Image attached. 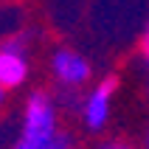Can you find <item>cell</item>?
I'll list each match as a JSON object with an SVG mask.
<instances>
[{"label":"cell","instance_id":"1","mask_svg":"<svg viewBox=\"0 0 149 149\" xmlns=\"http://www.w3.org/2000/svg\"><path fill=\"white\" fill-rule=\"evenodd\" d=\"M11 149H73L70 135L59 127V104L45 90H34L25 99L20 135Z\"/></svg>","mask_w":149,"mask_h":149},{"label":"cell","instance_id":"2","mask_svg":"<svg viewBox=\"0 0 149 149\" xmlns=\"http://www.w3.org/2000/svg\"><path fill=\"white\" fill-rule=\"evenodd\" d=\"M31 59H28V34H14L0 42V87L17 90L28 82Z\"/></svg>","mask_w":149,"mask_h":149},{"label":"cell","instance_id":"3","mask_svg":"<svg viewBox=\"0 0 149 149\" xmlns=\"http://www.w3.org/2000/svg\"><path fill=\"white\" fill-rule=\"evenodd\" d=\"M118 90V76L107 73L104 79H99V84H93L82 99V121L90 132H101L110 121V110H113V99Z\"/></svg>","mask_w":149,"mask_h":149},{"label":"cell","instance_id":"4","mask_svg":"<svg viewBox=\"0 0 149 149\" xmlns=\"http://www.w3.org/2000/svg\"><path fill=\"white\" fill-rule=\"evenodd\" d=\"M51 76L62 90H82L90 82L93 68L82 54L70 48H56L51 54Z\"/></svg>","mask_w":149,"mask_h":149},{"label":"cell","instance_id":"5","mask_svg":"<svg viewBox=\"0 0 149 149\" xmlns=\"http://www.w3.org/2000/svg\"><path fill=\"white\" fill-rule=\"evenodd\" d=\"M96 149H135V146L127 141H118V138H110V141H101Z\"/></svg>","mask_w":149,"mask_h":149},{"label":"cell","instance_id":"6","mask_svg":"<svg viewBox=\"0 0 149 149\" xmlns=\"http://www.w3.org/2000/svg\"><path fill=\"white\" fill-rule=\"evenodd\" d=\"M141 56H143V65L149 68V23L143 28V37H141Z\"/></svg>","mask_w":149,"mask_h":149},{"label":"cell","instance_id":"7","mask_svg":"<svg viewBox=\"0 0 149 149\" xmlns=\"http://www.w3.org/2000/svg\"><path fill=\"white\" fill-rule=\"evenodd\" d=\"M6 93H8L6 87H0V107H3V104H6Z\"/></svg>","mask_w":149,"mask_h":149},{"label":"cell","instance_id":"8","mask_svg":"<svg viewBox=\"0 0 149 149\" xmlns=\"http://www.w3.org/2000/svg\"><path fill=\"white\" fill-rule=\"evenodd\" d=\"M146 149H149V130H146Z\"/></svg>","mask_w":149,"mask_h":149},{"label":"cell","instance_id":"9","mask_svg":"<svg viewBox=\"0 0 149 149\" xmlns=\"http://www.w3.org/2000/svg\"><path fill=\"white\" fill-rule=\"evenodd\" d=\"M146 93H149V82H146Z\"/></svg>","mask_w":149,"mask_h":149}]
</instances>
